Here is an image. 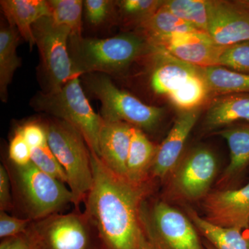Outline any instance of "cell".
Here are the masks:
<instances>
[{
  "label": "cell",
  "mask_w": 249,
  "mask_h": 249,
  "mask_svg": "<svg viewBox=\"0 0 249 249\" xmlns=\"http://www.w3.org/2000/svg\"><path fill=\"white\" fill-rule=\"evenodd\" d=\"M93 183L84 212L97 231L103 249H146L142 217L152 182L138 184L114 173L91 152Z\"/></svg>",
  "instance_id": "obj_1"
},
{
  "label": "cell",
  "mask_w": 249,
  "mask_h": 249,
  "mask_svg": "<svg viewBox=\"0 0 249 249\" xmlns=\"http://www.w3.org/2000/svg\"><path fill=\"white\" fill-rule=\"evenodd\" d=\"M11 183L16 216L36 221L60 213L73 204V195L64 183L39 169L32 162L18 165L5 160Z\"/></svg>",
  "instance_id": "obj_2"
},
{
  "label": "cell",
  "mask_w": 249,
  "mask_h": 249,
  "mask_svg": "<svg viewBox=\"0 0 249 249\" xmlns=\"http://www.w3.org/2000/svg\"><path fill=\"white\" fill-rule=\"evenodd\" d=\"M69 52L77 74H113L124 71L137 58L150 52L147 39L124 34L105 39L70 38Z\"/></svg>",
  "instance_id": "obj_3"
},
{
  "label": "cell",
  "mask_w": 249,
  "mask_h": 249,
  "mask_svg": "<svg viewBox=\"0 0 249 249\" xmlns=\"http://www.w3.org/2000/svg\"><path fill=\"white\" fill-rule=\"evenodd\" d=\"M80 75H75L58 89L42 91L30 101L36 111L65 121L84 137L90 152L98 156V140L103 118L90 106L80 85Z\"/></svg>",
  "instance_id": "obj_4"
},
{
  "label": "cell",
  "mask_w": 249,
  "mask_h": 249,
  "mask_svg": "<svg viewBox=\"0 0 249 249\" xmlns=\"http://www.w3.org/2000/svg\"><path fill=\"white\" fill-rule=\"evenodd\" d=\"M43 124L49 147L66 173L75 210L80 211L93 183L89 147L83 135L65 121L53 118Z\"/></svg>",
  "instance_id": "obj_5"
},
{
  "label": "cell",
  "mask_w": 249,
  "mask_h": 249,
  "mask_svg": "<svg viewBox=\"0 0 249 249\" xmlns=\"http://www.w3.org/2000/svg\"><path fill=\"white\" fill-rule=\"evenodd\" d=\"M25 234L31 249H103L97 231L84 211L32 221Z\"/></svg>",
  "instance_id": "obj_6"
},
{
  "label": "cell",
  "mask_w": 249,
  "mask_h": 249,
  "mask_svg": "<svg viewBox=\"0 0 249 249\" xmlns=\"http://www.w3.org/2000/svg\"><path fill=\"white\" fill-rule=\"evenodd\" d=\"M85 78L90 92L101 103V117L108 121H121L142 130L155 128L164 113L162 107L148 106L137 97L119 89L108 75L89 73Z\"/></svg>",
  "instance_id": "obj_7"
},
{
  "label": "cell",
  "mask_w": 249,
  "mask_h": 249,
  "mask_svg": "<svg viewBox=\"0 0 249 249\" xmlns=\"http://www.w3.org/2000/svg\"><path fill=\"white\" fill-rule=\"evenodd\" d=\"M145 200L142 222L152 249H203L196 229L184 214L163 201L148 208Z\"/></svg>",
  "instance_id": "obj_8"
},
{
  "label": "cell",
  "mask_w": 249,
  "mask_h": 249,
  "mask_svg": "<svg viewBox=\"0 0 249 249\" xmlns=\"http://www.w3.org/2000/svg\"><path fill=\"white\" fill-rule=\"evenodd\" d=\"M32 29L40 52L41 71L47 91L58 89L77 74L69 52L71 31L55 24L51 17L41 18Z\"/></svg>",
  "instance_id": "obj_9"
},
{
  "label": "cell",
  "mask_w": 249,
  "mask_h": 249,
  "mask_svg": "<svg viewBox=\"0 0 249 249\" xmlns=\"http://www.w3.org/2000/svg\"><path fill=\"white\" fill-rule=\"evenodd\" d=\"M173 189L188 200L204 198L217 173V160L206 148H196L178 162L173 170Z\"/></svg>",
  "instance_id": "obj_10"
},
{
  "label": "cell",
  "mask_w": 249,
  "mask_h": 249,
  "mask_svg": "<svg viewBox=\"0 0 249 249\" xmlns=\"http://www.w3.org/2000/svg\"><path fill=\"white\" fill-rule=\"evenodd\" d=\"M147 40L150 45L163 49L178 60L201 68L217 66L224 47L203 31L178 33Z\"/></svg>",
  "instance_id": "obj_11"
},
{
  "label": "cell",
  "mask_w": 249,
  "mask_h": 249,
  "mask_svg": "<svg viewBox=\"0 0 249 249\" xmlns=\"http://www.w3.org/2000/svg\"><path fill=\"white\" fill-rule=\"evenodd\" d=\"M208 34L226 47L249 41V9L241 3L209 1Z\"/></svg>",
  "instance_id": "obj_12"
},
{
  "label": "cell",
  "mask_w": 249,
  "mask_h": 249,
  "mask_svg": "<svg viewBox=\"0 0 249 249\" xmlns=\"http://www.w3.org/2000/svg\"><path fill=\"white\" fill-rule=\"evenodd\" d=\"M205 219L217 227H249V182L242 188L209 193L204 198Z\"/></svg>",
  "instance_id": "obj_13"
},
{
  "label": "cell",
  "mask_w": 249,
  "mask_h": 249,
  "mask_svg": "<svg viewBox=\"0 0 249 249\" xmlns=\"http://www.w3.org/2000/svg\"><path fill=\"white\" fill-rule=\"evenodd\" d=\"M150 46L155 60L150 83L157 94L170 98L201 75V67L178 60L163 49Z\"/></svg>",
  "instance_id": "obj_14"
},
{
  "label": "cell",
  "mask_w": 249,
  "mask_h": 249,
  "mask_svg": "<svg viewBox=\"0 0 249 249\" xmlns=\"http://www.w3.org/2000/svg\"><path fill=\"white\" fill-rule=\"evenodd\" d=\"M199 109L183 111L170 129L166 138L159 145L150 172V179L163 178L176 168L192 129L199 117Z\"/></svg>",
  "instance_id": "obj_15"
},
{
  "label": "cell",
  "mask_w": 249,
  "mask_h": 249,
  "mask_svg": "<svg viewBox=\"0 0 249 249\" xmlns=\"http://www.w3.org/2000/svg\"><path fill=\"white\" fill-rule=\"evenodd\" d=\"M132 128L126 123L103 119L98 140L100 160L111 171L125 178Z\"/></svg>",
  "instance_id": "obj_16"
},
{
  "label": "cell",
  "mask_w": 249,
  "mask_h": 249,
  "mask_svg": "<svg viewBox=\"0 0 249 249\" xmlns=\"http://www.w3.org/2000/svg\"><path fill=\"white\" fill-rule=\"evenodd\" d=\"M1 9L9 25L16 27L31 49L36 45L33 25L41 18L50 17L48 2L45 0H1Z\"/></svg>",
  "instance_id": "obj_17"
},
{
  "label": "cell",
  "mask_w": 249,
  "mask_h": 249,
  "mask_svg": "<svg viewBox=\"0 0 249 249\" xmlns=\"http://www.w3.org/2000/svg\"><path fill=\"white\" fill-rule=\"evenodd\" d=\"M157 149L143 131L132 126L126 178L138 184L152 182L150 172Z\"/></svg>",
  "instance_id": "obj_18"
},
{
  "label": "cell",
  "mask_w": 249,
  "mask_h": 249,
  "mask_svg": "<svg viewBox=\"0 0 249 249\" xmlns=\"http://www.w3.org/2000/svg\"><path fill=\"white\" fill-rule=\"evenodd\" d=\"M238 121L249 122V93L225 95L214 100L205 117V124L209 129Z\"/></svg>",
  "instance_id": "obj_19"
},
{
  "label": "cell",
  "mask_w": 249,
  "mask_h": 249,
  "mask_svg": "<svg viewBox=\"0 0 249 249\" xmlns=\"http://www.w3.org/2000/svg\"><path fill=\"white\" fill-rule=\"evenodd\" d=\"M218 134L227 141L230 151V162L218 182L225 184L237 178L249 165V124L229 127Z\"/></svg>",
  "instance_id": "obj_20"
},
{
  "label": "cell",
  "mask_w": 249,
  "mask_h": 249,
  "mask_svg": "<svg viewBox=\"0 0 249 249\" xmlns=\"http://www.w3.org/2000/svg\"><path fill=\"white\" fill-rule=\"evenodd\" d=\"M20 35L16 27L1 25L0 29V98L8 100V88L15 72L21 65L17 54Z\"/></svg>",
  "instance_id": "obj_21"
},
{
  "label": "cell",
  "mask_w": 249,
  "mask_h": 249,
  "mask_svg": "<svg viewBox=\"0 0 249 249\" xmlns=\"http://www.w3.org/2000/svg\"><path fill=\"white\" fill-rule=\"evenodd\" d=\"M187 213L191 222L216 249H249L247 238L240 229L214 225L191 208H188Z\"/></svg>",
  "instance_id": "obj_22"
},
{
  "label": "cell",
  "mask_w": 249,
  "mask_h": 249,
  "mask_svg": "<svg viewBox=\"0 0 249 249\" xmlns=\"http://www.w3.org/2000/svg\"><path fill=\"white\" fill-rule=\"evenodd\" d=\"M210 91L218 94L249 93V74L222 67L201 68Z\"/></svg>",
  "instance_id": "obj_23"
},
{
  "label": "cell",
  "mask_w": 249,
  "mask_h": 249,
  "mask_svg": "<svg viewBox=\"0 0 249 249\" xmlns=\"http://www.w3.org/2000/svg\"><path fill=\"white\" fill-rule=\"evenodd\" d=\"M139 28L145 33L147 40L178 33L201 31L172 14L163 6V3L160 9L142 23Z\"/></svg>",
  "instance_id": "obj_24"
},
{
  "label": "cell",
  "mask_w": 249,
  "mask_h": 249,
  "mask_svg": "<svg viewBox=\"0 0 249 249\" xmlns=\"http://www.w3.org/2000/svg\"><path fill=\"white\" fill-rule=\"evenodd\" d=\"M51 16L55 24L68 28L70 38L82 37V0H48Z\"/></svg>",
  "instance_id": "obj_25"
},
{
  "label": "cell",
  "mask_w": 249,
  "mask_h": 249,
  "mask_svg": "<svg viewBox=\"0 0 249 249\" xmlns=\"http://www.w3.org/2000/svg\"><path fill=\"white\" fill-rule=\"evenodd\" d=\"M163 6L177 17L208 34L209 1L168 0L164 1Z\"/></svg>",
  "instance_id": "obj_26"
},
{
  "label": "cell",
  "mask_w": 249,
  "mask_h": 249,
  "mask_svg": "<svg viewBox=\"0 0 249 249\" xmlns=\"http://www.w3.org/2000/svg\"><path fill=\"white\" fill-rule=\"evenodd\" d=\"M163 1L160 0H121L115 1V4L124 22L136 24L139 27L160 9Z\"/></svg>",
  "instance_id": "obj_27"
},
{
  "label": "cell",
  "mask_w": 249,
  "mask_h": 249,
  "mask_svg": "<svg viewBox=\"0 0 249 249\" xmlns=\"http://www.w3.org/2000/svg\"><path fill=\"white\" fill-rule=\"evenodd\" d=\"M217 66L249 74V41L223 47Z\"/></svg>",
  "instance_id": "obj_28"
},
{
  "label": "cell",
  "mask_w": 249,
  "mask_h": 249,
  "mask_svg": "<svg viewBox=\"0 0 249 249\" xmlns=\"http://www.w3.org/2000/svg\"><path fill=\"white\" fill-rule=\"evenodd\" d=\"M31 162L42 171L62 183H67L66 173L49 144L31 150Z\"/></svg>",
  "instance_id": "obj_29"
},
{
  "label": "cell",
  "mask_w": 249,
  "mask_h": 249,
  "mask_svg": "<svg viewBox=\"0 0 249 249\" xmlns=\"http://www.w3.org/2000/svg\"><path fill=\"white\" fill-rule=\"evenodd\" d=\"M116 9L115 1L111 0H85V18L94 27L102 25L110 19Z\"/></svg>",
  "instance_id": "obj_30"
},
{
  "label": "cell",
  "mask_w": 249,
  "mask_h": 249,
  "mask_svg": "<svg viewBox=\"0 0 249 249\" xmlns=\"http://www.w3.org/2000/svg\"><path fill=\"white\" fill-rule=\"evenodd\" d=\"M8 160L18 165H25L31 161V148L20 131H15L9 146Z\"/></svg>",
  "instance_id": "obj_31"
},
{
  "label": "cell",
  "mask_w": 249,
  "mask_h": 249,
  "mask_svg": "<svg viewBox=\"0 0 249 249\" xmlns=\"http://www.w3.org/2000/svg\"><path fill=\"white\" fill-rule=\"evenodd\" d=\"M32 221L0 211V237L1 239L25 233Z\"/></svg>",
  "instance_id": "obj_32"
},
{
  "label": "cell",
  "mask_w": 249,
  "mask_h": 249,
  "mask_svg": "<svg viewBox=\"0 0 249 249\" xmlns=\"http://www.w3.org/2000/svg\"><path fill=\"white\" fill-rule=\"evenodd\" d=\"M31 150L48 144L47 132L43 124L30 121L18 127Z\"/></svg>",
  "instance_id": "obj_33"
},
{
  "label": "cell",
  "mask_w": 249,
  "mask_h": 249,
  "mask_svg": "<svg viewBox=\"0 0 249 249\" xmlns=\"http://www.w3.org/2000/svg\"><path fill=\"white\" fill-rule=\"evenodd\" d=\"M14 211L12 188L9 174L4 164L0 165V211Z\"/></svg>",
  "instance_id": "obj_34"
},
{
  "label": "cell",
  "mask_w": 249,
  "mask_h": 249,
  "mask_svg": "<svg viewBox=\"0 0 249 249\" xmlns=\"http://www.w3.org/2000/svg\"><path fill=\"white\" fill-rule=\"evenodd\" d=\"M0 249H31L25 233L1 239Z\"/></svg>",
  "instance_id": "obj_35"
},
{
  "label": "cell",
  "mask_w": 249,
  "mask_h": 249,
  "mask_svg": "<svg viewBox=\"0 0 249 249\" xmlns=\"http://www.w3.org/2000/svg\"><path fill=\"white\" fill-rule=\"evenodd\" d=\"M204 246L205 248H206V249H216L215 248H214L213 246L211 245V244L210 243V242H205Z\"/></svg>",
  "instance_id": "obj_36"
},
{
  "label": "cell",
  "mask_w": 249,
  "mask_h": 249,
  "mask_svg": "<svg viewBox=\"0 0 249 249\" xmlns=\"http://www.w3.org/2000/svg\"><path fill=\"white\" fill-rule=\"evenodd\" d=\"M242 4L245 5V6H247L249 9V1H247V3L242 2Z\"/></svg>",
  "instance_id": "obj_37"
},
{
  "label": "cell",
  "mask_w": 249,
  "mask_h": 249,
  "mask_svg": "<svg viewBox=\"0 0 249 249\" xmlns=\"http://www.w3.org/2000/svg\"><path fill=\"white\" fill-rule=\"evenodd\" d=\"M246 238H247V244H248V247L249 249V232L248 236H247V237H246Z\"/></svg>",
  "instance_id": "obj_38"
},
{
  "label": "cell",
  "mask_w": 249,
  "mask_h": 249,
  "mask_svg": "<svg viewBox=\"0 0 249 249\" xmlns=\"http://www.w3.org/2000/svg\"><path fill=\"white\" fill-rule=\"evenodd\" d=\"M146 249H153L152 248L151 246H150V244H149L148 247H147Z\"/></svg>",
  "instance_id": "obj_39"
}]
</instances>
